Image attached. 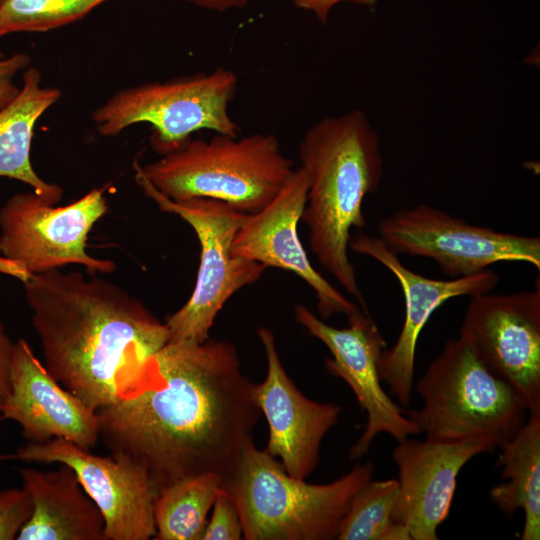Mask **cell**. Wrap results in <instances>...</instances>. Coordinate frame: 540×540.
I'll use <instances>...</instances> for the list:
<instances>
[{
	"label": "cell",
	"instance_id": "7a4b0ae2",
	"mask_svg": "<svg viewBox=\"0 0 540 540\" xmlns=\"http://www.w3.org/2000/svg\"><path fill=\"white\" fill-rule=\"evenodd\" d=\"M0 273L23 284L47 370L95 411L168 342L165 322L110 281L60 268L30 273L1 256Z\"/></svg>",
	"mask_w": 540,
	"mask_h": 540
},
{
	"label": "cell",
	"instance_id": "44dd1931",
	"mask_svg": "<svg viewBox=\"0 0 540 540\" xmlns=\"http://www.w3.org/2000/svg\"><path fill=\"white\" fill-rule=\"evenodd\" d=\"M496 466L508 479L490 489L491 501L511 516L524 511L521 540L540 539V412H531L515 436L500 447Z\"/></svg>",
	"mask_w": 540,
	"mask_h": 540
},
{
	"label": "cell",
	"instance_id": "9c48e42d",
	"mask_svg": "<svg viewBox=\"0 0 540 540\" xmlns=\"http://www.w3.org/2000/svg\"><path fill=\"white\" fill-rule=\"evenodd\" d=\"M379 239L395 254L435 261L458 278L499 262H526L540 269V238L470 224L427 204L402 208L378 224Z\"/></svg>",
	"mask_w": 540,
	"mask_h": 540
},
{
	"label": "cell",
	"instance_id": "484cf974",
	"mask_svg": "<svg viewBox=\"0 0 540 540\" xmlns=\"http://www.w3.org/2000/svg\"><path fill=\"white\" fill-rule=\"evenodd\" d=\"M243 538L242 524L237 507L222 488L213 504L211 518L207 521L203 540H240Z\"/></svg>",
	"mask_w": 540,
	"mask_h": 540
},
{
	"label": "cell",
	"instance_id": "277c9868",
	"mask_svg": "<svg viewBox=\"0 0 540 540\" xmlns=\"http://www.w3.org/2000/svg\"><path fill=\"white\" fill-rule=\"evenodd\" d=\"M373 471L369 461L330 483L309 484L289 475L253 440L221 488L237 507L246 540H332L351 499L372 480Z\"/></svg>",
	"mask_w": 540,
	"mask_h": 540
},
{
	"label": "cell",
	"instance_id": "f546056e",
	"mask_svg": "<svg viewBox=\"0 0 540 540\" xmlns=\"http://www.w3.org/2000/svg\"><path fill=\"white\" fill-rule=\"evenodd\" d=\"M196 6L223 12L246 6L251 0H187Z\"/></svg>",
	"mask_w": 540,
	"mask_h": 540
},
{
	"label": "cell",
	"instance_id": "8fae6325",
	"mask_svg": "<svg viewBox=\"0 0 540 540\" xmlns=\"http://www.w3.org/2000/svg\"><path fill=\"white\" fill-rule=\"evenodd\" d=\"M65 464L94 501L105 521V540H148L156 533L159 489L144 466L121 454L97 455L64 439L27 443L0 461Z\"/></svg>",
	"mask_w": 540,
	"mask_h": 540
},
{
	"label": "cell",
	"instance_id": "cb8c5ba5",
	"mask_svg": "<svg viewBox=\"0 0 540 540\" xmlns=\"http://www.w3.org/2000/svg\"><path fill=\"white\" fill-rule=\"evenodd\" d=\"M106 0H0V38L45 32L79 20Z\"/></svg>",
	"mask_w": 540,
	"mask_h": 540
},
{
	"label": "cell",
	"instance_id": "4316f807",
	"mask_svg": "<svg viewBox=\"0 0 540 540\" xmlns=\"http://www.w3.org/2000/svg\"><path fill=\"white\" fill-rule=\"evenodd\" d=\"M30 57L24 53H15L9 57L0 51V109L8 105L19 93L15 84L16 74L30 65Z\"/></svg>",
	"mask_w": 540,
	"mask_h": 540
},
{
	"label": "cell",
	"instance_id": "ac0fdd59",
	"mask_svg": "<svg viewBox=\"0 0 540 540\" xmlns=\"http://www.w3.org/2000/svg\"><path fill=\"white\" fill-rule=\"evenodd\" d=\"M3 420L18 423L29 443L64 439L90 450L100 440L97 411L63 387L23 338L13 346Z\"/></svg>",
	"mask_w": 540,
	"mask_h": 540
},
{
	"label": "cell",
	"instance_id": "f1b7e54d",
	"mask_svg": "<svg viewBox=\"0 0 540 540\" xmlns=\"http://www.w3.org/2000/svg\"><path fill=\"white\" fill-rule=\"evenodd\" d=\"M293 4L301 9L311 11L317 19L326 23L330 10L341 2H353L365 6H374L378 0H292Z\"/></svg>",
	"mask_w": 540,
	"mask_h": 540
},
{
	"label": "cell",
	"instance_id": "5bb4252c",
	"mask_svg": "<svg viewBox=\"0 0 540 540\" xmlns=\"http://www.w3.org/2000/svg\"><path fill=\"white\" fill-rule=\"evenodd\" d=\"M349 249L371 257L386 267L403 291L405 317L395 344L385 348L378 368L382 381L404 407L411 403L416 346L433 312L449 299L491 292L499 282L497 273L486 269L476 274L446 280L429 278L406 267L378 236L362 232L351 236Z\"/></svg>",
	"mask_w": 540,
	"mask_h": 540
},
{
	"label": "cell",
	"instance_id": "52a82bcc",
	"mask_svg": "<svg viewBox=\"0 0 540 540\" xmlns=\"http://www.w3.org/2000/svg\"><path fill=\"white\" fill-rule=\"evenodd\" d=\"M238 77L230 69L150 82L116 92L92 115L99 134L115 136L131 125L152 127L151 146L161 155L182 148L201 129L237 137L229 105Z\"/></svg>",
	"mask_w": 540,
	"mask_h": 540
},
{
	"label": "cell",
	"instance_id": "603a6c76",
	"mask_svg": "<svg viewBox=\"0 0 540 540\" xmlns=\"http://www.w3.org/2000/svg\"><path fill=\"white\" fill-rule=\"evenodd\" d=\"M397 479L370 480L353 496L343 516L338 540H411L394 519Z\"/></svg>",
	"mask_w": 540,
	"mask_h": 540
},
{
	"label": "cell",
	"instance_id": "7402d4cb",
	"mask_svg": "<svg viewBox=\"0 0 540 540\" xmlns=\"http://www.w3.org/2000/svg\"><path fill=\"white\" fill-rule=\"evenodd\" d=\"M221 489V477L203 473L159 491L154 508L156 540H200Z\"/></svg>",
	"mask_w": 540,
	"mask_h": 540
},
{
	"label": "cell",
	"instance_id": "2e32d148",
	"mask_svg": "<svg viewBox=\"0 0 540 540\" xmlns=\"http://www.w3.org/2000/svg\"><path fill=\"white\" fill-rule=\"evenodd\" d=\"M267 359V374L252 385L253 401L268 423L265 451L280 458L286 472L305 480L319 463L323 438L338 422L341 406L307 398L286 372L273 332L257 331Z\"/></svg>",
	"mask_w": 540,
	"mask_h": 540
},
{
	"label": "cell",
	"instance_id": "ffe728a7",
	"mask_svg": "<svg viewBox=\"0 0 540 540\" xmlns=\"http://www.w3.org/2000/svg\"><path fill=\"white\" fill-rule=\"evenodd\" d=\"M42 76L35 67H27L17 96L0 109V177L29 185L49 204H57L62 188L43 180L30 159L34 129L39 118L61 97L55 87H42Z\"/></svg>",
	"mask_w": 540,
	"mask_h": 540
},
{
	"label": "cell",
	"instance_id": "9a60e30c",
	"mask_svg": "<svg viewBox=\"0 0 540 540\" xmlns=\"http://www.w3.org/2000/svg\"><path fill=\"white\" fill-rule=\"evenodd\" d=\"M307 191L305 171L301 167L294 169L262 210L246 215L234 235L231 250L235 256L298 275L313 289L322 319L334 314L348 317L361 308L313 267L298 235Z\"/></svg>",
	"mask_w": 540,
	"mask_h": 540
},
{
	"label": "cell",
	"instance_id": "30bf717a",
	"mask_svg": "<svg viewBox=\"0 0 540 540\" xmlns=\"http://www.w3.org/2000/svg\"><path fill=\"white\" fill-rule=\"evenodd\" d=\"M103 193L96 188L60 207L34 191L11 196L0 209V256L30 273L68 264L90 272H113L112 260L86 251L89 232L108 210Z\"/></svg>",
	"mask_w": 540,
	"mask_h": 540
},
{
	"label": "cell",
	"instance_id": "8992f818",
	"mask_svg": "<svg viewBox=\"0 0 540 540\" xmlns=\"http://www.w3.org/2000/svg\"><path fill=\"white\" fill-rule=\"evenodd\" d=\"M423 406L407 414L427 440L486 437L502 447L526 422L524 399L460 337L448 340L418 380Z\"/></svg>",
	"mask_w": 540,
	"mask_h": 540
},
{
	"label": "cell",
	"instance_id": "ba28073f",
	"mask_svg": "<svg viewBox=\"0 0 540 540\" xmlns=\"http://www.w3.org/2000/svg\"><path fill=\"white\" fill-rule=\"evenodd\" d=\"M135 180L158 208L175 214L194 230L200 244V263L193 292L187 302L165 321L168 341L203 342L228 299L258 281L267 267L232 253L234 235L245 219L243 212L209 198L174 201L161 194L134 163Z\"/></svg>",
	"mask_w": 540,
	"mask_h": 540
},
{
	"label": "cell",
	"instance_id": "3957f363",
	"mask_svg": "<svg viewBox=\"0 0 540 540\" xmlns=\"http://www.w3.org/2000/svg\"><path fill=\"white\" fill-rule=\"evenodd\" d=\"M298 156L308 179L301 221L307 226L310 248L368 313L349 243L352 229L366 225L364 198L378 190L383 177L379 135L360 109L325 116L304 133Z\"/></svg>",
	"mask_w": 540,
	"mask_h": 540
},
{
	"label": "cell",
	"instance_id": "4fadbf2b",
	"mask_svg": "<svg viewBox=\"0 0 540 540\" xmlns=\"http://www.w3.org/2000/svg\"><path fill=\"white\" fill-rule=\"evenodd\" d=\"M294 317L329 349L332 358L325 361L327 371L350 386L360 408L367 414L365 429L350 448V459L364 456L381 433L389 434L397 442L420 434L381 386L378 363L386 343L368 313L360 310L348 316L345 328L327 324L302 304L294 307Z\"/></svg>",
	"mask_w": 540,
	"mask_h": 540
},
{
	"label": "cell",
	"instance_id": "e0dca14e",
	"mask_svg": "<svg viewBox=\"0 0 540 540\" xmlns=\"http://www.w3.org/2000/svg\"><path fill=\"white\" fill-rule=\"evenodd\" d=\"M497 444L480 437L453 442L405 439L392 451L398 468V497L394 519L411 540H437V528L447 519L457 477L478 454Z\"/></svg>",
	"mask_w": 540,
	"mask_h": 540
},
{
	"label": "cell",
	"instance_id": "5b68a950",
	"mask_svg": "<svg viewBox=\"0 0 540 540\" xmlns=\"http://www.w3.org/2000/svg\"><path fill=\"white\" fill-rule=\"evenodd\" d=\"M292 165L274 134L239 138L216 133L210 140L190 139L140 168L171 200L215 199L254 214L278 194L294 170Z\"/></svg>",
	"mask_w": 540,
	"mask_h": 540
},
{
	"label": "cell",
	"instance_id": "d4e9b609",
	"mask_svg": "<svg viewBox=\"0 0 540 540\" xmlns=\"http://www.w3.org/2000/svg\"><path fill=\"white\" fill-rule=\"evenodd\" d=\"M33 503L27 491L8 488L0 491V540H13L31 516Z\"/></svg>",
	"mask_w": 540,
	"mask_h": 540
},
{
	"label": "cell",
	"instance_id": "7c38bea8",
	"mask_svg": "<svg viewBox=\"0 0 540 540\" xmlns=\"http://www.w3.org/2000/svg\"><path fill=\"white\" fill-rule=\"evenodd\" d=\"M459 337L495 376L540 412V284L532 291L470 296Z\"/></svg>",
	"mask_w": 540,
	"mask_h": 540
},
{
	"label": "cell",
	"instance_id": "6da1fadb",
	"mask_svg": "<svg viewBox=\"0 0 540 540\" xmlns=\"http://www.w3.org/2000/svg\"><path fill=\"white\" fill-rule=\"evenodd\" d=\"M235 345L168 341L97 411L110 453L146 468L159 491L187 477L232 471L261 416Z\"/></svg>",
	"mask_w": 540,
	"mask_h": 540
},
{
	"label": "cell",
	"instance_id": "83f0119b",
	"mask_svg": "<svg viewBox=\"0 0 540 540\" xmlns=\"http://www.w3.org/2000/svg\"><path fill=\"white\" fill-rule=\"evenodd\" d=\"M14 342L0 321V415L10 393V371Z\"/></svg>",
	"mask_w": 540,
	"mask_h": 540
},
{
	"label": "cell",
	"instance_id": "d6986e66",
	"mask_svg": "<svg viewBox=\"0 0 540 540\" xmlns=\"http://www.w3.org/2000/svg\"><path fill=\"white\" fill-rule=\"evenodd\" d=\"M19 475L33 510L18 540H105L103 515L71 467H23Z\"/></svg>",
	"mask_w": 540,
	"mask_h": 540
}]
</instances>
